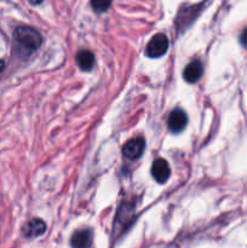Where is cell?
Returning <instances> with one entry per match:
<instances>
[{
  "label": "cell",
  "mask_w": 247,
  "mask_h": 248,
  "mask_svg": "<svg viewBox=\"0 0 247 248\" xmlns=\"http://www.w3.org/2000/svg\"><path fill=\"white\" fill-rule=\"evenodd\" d=\"M14 39L17 52L23 57H28L31 52L38 50L43 43L40 33L36 29L27 26L17 27L15 29Z\"/></svg>",
  "instance_id": "1"
},
{
  "label": "cell",
  "mask_w": 247,
  "mask_h": 248,
  "mask_svg": "<svg viewBox=\"0 0 247 248\" xmlns=\"http://www.w3.org/2000/svg\"><path fill=\"white\" fill-rule=\"evenodd\" d=\"M206 6V0L201 4L196 5H189V6H182L179 9L178 15L176 17V28L178 31H184L186 28H189L191 23L198 18L200 12L202 11L203 7Z\"/></svg>",
  "instance_id": "2"
},
{
  "label": "cell",
  "mask_w": 247,
  "mask_h": 248,
  "mask_svg": "<svg viewBox=\"0 0 247 248\" xmlns=\"http://www.w3.org/2000/svg\"><path fill=\"white\" fill-rule=\"evenodd\" d=\"M169 48V39L164 34H155L147 45V55L152 58H159L166 53Z\"/></svg>",
  "instance_id": "3"
},
{
  "label": "cell",
  "mask_w": 247,
  "mask_h": 248,
  "mask_svg": "<svg viewBox=\"0 0 247 248\" xmlns=\"http://www.w3.org/2000/svg\"><path fill=\"white\" fill-rule=\"evenodd\" d=\"M145 143L144 140L140 137L133 138V140H128L123 148V153L127 159L130 160H136L138 157L142 156L143 152H144Z\"/></svg>",
  "instance_id": "4"
},
{
  "label": "cell",
  "mask_w": 247,
  "mask_h": 248,
  "mask_svg": "<svg viewBox=\"0 0 247 248\" xmlns=\"http://www.w3.org/2000/svg\"><path fill=\"white\" fill-rule=\"evenodd\" d=\"M188 123V118H186L185 113L182 109H174L171 114L167 124H169V128L171 132L178 133L184 130Z\"/></svg>",
  "instance_id": "5"
},
{
  "label": "cell",
  "mask_w": 247,
  "mask_h": 248,
  "mask_svg": "<svg viewBox=\"0 0 247 248\" xmlns=\"http://www.w3.org/2000/svg\"><path fill=\"white\" fill-rule=\"evenodd\" d=\"M152 174L157 183H165V182H167V179L171 176V170H170V166L166 162V160H155L152 167Z\"/></svg>",
  "instance_id": "6"
},
{
  "label": "cell",
  "mask_w": 247,
  "mask_h": 248,
  "mask_svg": "<svg viewBox=\"0 0 247 248\" xmlns=\"http://www.w3.org/2000/svg\"><path fill=\"white\" fill-rule=\"evenodd\" d=\"M202 63H201L200 61H193V62L189 63L185 67V69H184L183 78L186 82L194 84V82H198L199 80H200V78L202 77Z\"/></svg>",
  "instance_id": "7"
},
{
  "label": "cell",
  "mask_w": 247,
  "mask_h": 248,
  "mask_svg": "<svg viewBox=\"0 0 247 248\" xmlns=\"http://www.w3.org/2000/svg\"><path fill=\"white\" fill-rule=\"evenodd\" d=\"M92 242V232L89 229L77 230L73 234L70 245L73 248H89Z\"/></svg>",
  "instance_id": "8"
},
{
  "label": "cell",
  "mask_w": 247,
  "mask_h": 248,
  "mask_svg": "<svg viewBox=\"0 0 247 248\" xmlns=\"http://www.w3.org/2000/svg\"><path fill=\"white\" fill-rule=\"evenodd\" d=\"M46 230V224L41 219H31V222H28L26 224V227L23 228V235L26 237H36L40 236L45 232Z\"/></svg>",
  "instance_id": "9"
},
{
  "label": "cell",
  "mask_w": 247,
  "mask_h": 248,
  "mask_svg": "<svg viewBox=\"0 0 247 248\" xmlns=\"http://www.w3.org/2000/svg\"><path fill=\"white\" fill-rule=\"evenodd\" d=\"M77 63L80 67V69L85 70V72H89L93 68L94 65V56L91 51L82 50L80 52H77Z\"/></svg>",
  "instance_id": "10"
},
{
  "label": "cell",
  "mask_w": 247,
  "mask_h": 248,
  "mask_svg": "<svg viewBox=\"0 0 247 248\" xmlns=\"http://www.w3.org/2000/svg\"><path fill=\"white\" fill-rule=\"evenodd\" d=\"M111 0H91L92 9L96 12H104L110 7Z\"/></svg>",
  "instance_id": "11"
},
{
  "label": "cell",
  "mask_w": 247,
  "mask_h": 248,
  "mask_svg": "<svg viewBox=\"0 0 247 248\" xmlns=\"http://www.w3.org/2000/svg\"><path fill=\"white\" fill-rule=\"evenodd\" d=\"M240 41H241V44L245 47H247V28L242 31L241 35H240Z\"/></svg>",
  "instance_id": "12"
},
{
  "label": "cell",
  "mask_w": 247,
  "mask_h": 248,
  "mask_svg": "<svg viewBox=\"0 0 247 248\" xmlns=\"http://www.w3.org/2000/svg\"><path fill=\"white\" fill-rule=\"evenodd\" d=\"M31 5H39L44 1V0H28Z\"/></svg>",
  "instance_id": "13"
},
{
  "label": "cell",
  "mask_w": 247,
  "mask_h": 248,
  "mask_svg": "<svg viewBox=\"0 0 247 248\" xmlns=\"http://www.w3.org/2000/svg\"><path fill=\"white\" fill-rule=\"evenodd\" d=\"M4 68H5V63H4V61L0 60V73H1L2 70H4Z\"/></svg>",
  "instance_id": "14"
}]
</instances>
